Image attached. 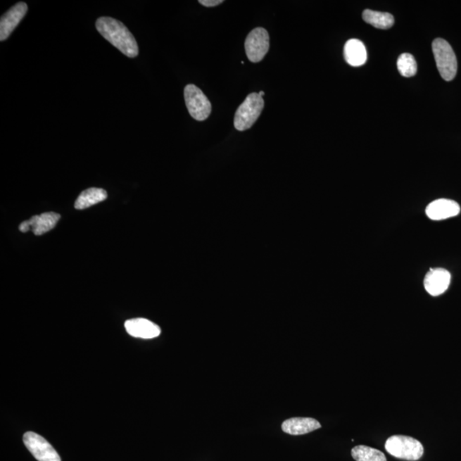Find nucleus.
I'll return each instance as SVG.
<instances>
[{"label": "nucleus", "mask_w": 461, "mask_h": 461, "mask_svg": "<svg viewBox=\"0 0 461 461\" xmlns=\"http://www.w3.org/2000/svg\"><path fill=\"white\" fill-rule=\"evenodd\" d=\"M99 33L128 58H134L139 54L138 43L127 27L118 20L99 18L96 22Z\"/></svg>", "instance_id": "obj_1"}, {"label": "nucleus", "mask_w": 461, "mask_h": 461, "mask_svg": "<svg viewBox=\"0 0 461 461\" xmlns=\"http://www.w3.org/2000/svg\"><path fill=\"white\" fill-rule=\"evenodd\" d=\"M386 450L396 458L410 461L419 460L424 455V447L419 441L402 435L389 438L386 443Z\"/></svg>", "instance_id": "obj_2"}, {"label": "nucleus", "mask_w": 461, "mask_h": 461, "mask_svg": "<svg viewBox=\"0 0 461 461\" xmlns=\"http://www.w3.org/2000/svg\"><path fill=\"white\" fill-rule=\"evenodd\" d=\"M432 51L434 54L436 67L445 81L454 80L458 70L457 58L454 50L443 39H436L432 43Z\"/></svg>", "instance_id": "obj_3"}, {"label": "nucleus", "mask_w": 461, "mask_h": 461, "mask_svg": "<svg viewBox=\"0 0 461 461\" xmlns=\"http://www.w3.org/2000/svg\"><path fill=\"white\" fill-rule=\"evenodd\" d=\"M264 109V100L258 92L248 96L236 110L234 126L236 130L246 131L254 125Z\"/></svg>", "instance_id": "obj_4"}, {"label": "nucleus", "mask_w": 461, "mask_h": 461, "mask_svg": "<svg viewBox=\"0 0 461 461\" xmlns=\"http://www.w3.org/2000/svg\"><path fill=\"white\" fill-rule=\"evenodd\" d=\"M184 101L188 111L196 121L203 122L211 114V103L201 89L195 85H187L184 90Z\"/></svg>", "instance_id": "obj_5"}, {"label": "nucleus", "mask_w": 461, "mask_h": 461, "mask_svg": "<svg viewBox=\"0 0 461 461\" xmlns=\"http://www.w3.org/2000/svg\"><path fill=\"white\" fill-rule=\"evenodd\" d=\"M270 34L263 27H258L248 34L246 44V55L252 63H259L270 50Z\"/></svg>", "instance_id": "obj_6"}, {"label": "nucleus", "mask_w": 461, "mask_h": 461, "mask_svg": "<svg viewBox=\"0 0 461 461\" xmlns=\"http://www.w3.org/2000/svg\"><path fill=\"white\" fill-rule=\"evenodd\" d=\"M23 443L38 461H61L51 444L37 433L26 432L23 436Z\"/></svg>", "instance_id": "obj_7"}, {"label": "nucleus", "mask_w": 461, "mask_h": 461, "mask_svg": "<svg viewBox=\"0 0 461 461\" xmlns=\"http://www.w3.org/2000/svg\"><path fill=\"white\" fill-rule=\"evenodd\" d=\"M59 214L54 212H47L39 215H34L29 220L23 222L19 226V230L22 232L33 231L36 236H41L46 232L53 229L60 220Z\"/></svg>", "instance_id": "obj_8"}, {"label": "nucleus", "mask_w": 461, "mask_h": 461, "mask_svg": "<svg viewBox=\"0 0 461 461\" xmlns=\"http://www.w3.org/2000/svg\"><path fill=\"white\" fill-rule=\"evenodd\" d=\"M27 11V6L24 2L18 3L11 8L0 20V41H6L18 27Z\"/></svg>", "instance_id": "obj_9"}, {"label": "nucleus", "mask_w": 461, "mask_h": 461, "mask_svg": "<svg viewBox=\"0 0 461 461\" xmlns=\"http://www.w3.org/2000/svg\"><path fill=\"white\" fill-rule=\"evenodd\" d=\"M450 272L443 268H435L428 272L424 278V288L429 294L438 296L444 293L450 287Z\"/></svg>", "instance_id": "obj_10"}, {"label": "nucleus", "mask_w": 461, "mask_h": 461, "mask_svg": "<svg viewBox=\"0 0 461 461\" xmlns=\"http://www.w3.org/2000/svg\"><path fill=\"white\" fill-rule=\"evenodd\" d=\"M460 207L454 200L441 198L435 200L427 208L426 213L433 220H446L458 215Z\"/></svg>", "instance_id": "obj_11"}, {"label": "nucleus", "mask_w": 461, "mask_h": 461, "mask_svg": "<svg viewBox=\"0 0 461 461\" xmlns=\"http://www.w3.org/2000/svg\"><path fill=\"white\" fill-rule=\"evenodd\" d=\"M127 334L134 338L151 339L161 334V328L146 319L128 320L125 322Z\"/></svg>", "instance_id": "obj_12"}, {"label": "nucleus", "mask_w": 461, "mask_h": 461, "mask_svg": "<svg viewBox=\"0 0 461 461\" xmlns=\"http://www.w3.org/2000/svg\"><path fill=\"white\" fill-rule=\"evenodd\" d=\"M320 427L319 421L312 418H292L282 424V431L293 436L308 434Z\"/></svg>", "instance_id": "obj_13"}, {"label": "nucleus", "mask_w": 461, "mask_h": 461, "mask_svg": "<svg viewBox=\"0 0 461 461\" xmlns=\"http://www.w3.org/2000/svg\"><path fill=\"white\" fill-rule=\"evenodd\" d=\"M344 58L353 67L362 66L367 60V52L364 44L359 39H350L344 46Z\"/></svg>", "instance_id": "obj_14"}, {"label": "nucleus", "mask_w": 461, "mask_h": 461, "mask_svg": "<svg viewBox=\"0 0 461 461\" xmlns=\"http://www.w3.org/2000/svg\"><path fill=\"white\" fill-rule=\"evenodd\" d=\"M107 196L106 191L102 188H89L79 195L75 203V208L76 210H85V208L104 201Z\"/></svg>", "instance_id": "obj_15"}, {"label": "nucleus", "mask_w": 461, "mask_h": 461, "mask_svg": "<svg viewBox=\"0 0 461 461\" xmlns=\"http://www.w3.org/2000/svg\"><path fill=\"white\" fill-rule=\"evenodd\" d=\"M362 18L365 22L381 30L390 29L395 23L394 17L386 12L366 10L363 12Z\"/></svg>", "instance_id": "obj_16"}, {"label": "nucleus", "mask_w": 461, "mask_h": 461, "mask_svg": "<svg viewBox=\"0 0 461 461\" xmlns=\"http://www.w3.org/2000/svg\"><path fill=\"white\" fill-rule=\"evenodd\" d=\"M351 455L356 461H387L383 452L364 445L353 448Z\"/></svg>", "instance_id": "obj_17"}, {"label": "nucleus", "mask_w": 461, "mask_h": 461, "mask_svg": "<svg viewBox=\"0 0 461 461\" xmlns=\"http://www.w3.org/2000/svg\"><path fill=\"white\" fill-rule=\"evenodd\" d=\"M398 69L400 74L404 77H412L417 73V63L414 56L410 53H403L398 60Z\"/></svg>", "instance_id": "obj_18"}, {"label": "nucleus", "mask_w": 461, "mask_h": 461, "mask_svg": "<svg viewBox=\"0 0 461 461\" xmlns=\"http://www.w3.org/2000/svg\"><path fill=\"white\" fill-rule=\"evenodd\" d=\"M199 3L203 6L214 7L220 5L223 1L222 0H200Z\"/></svg>", "instance_id": "obj_19"}, {"label": "nucleus", "mask_w": 461, "mask_h": 461, "mask_svg": "<svg viewBox=\"0 0 461 461\" xmlns=\"http://www.w3.org/2000/svg\"><path fill=\"white\" fill-rule=\"evenodd\" d=\"M258 94L260 96V97H263V96L265 95V92L264 91H260L258 92Z\"/></svg>", "instance_id": "obj_20"}]
</instances>
